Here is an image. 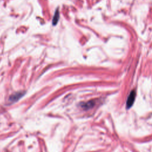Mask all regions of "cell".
<instances>
[{
  "label": "cell",
  "instance_id": "1",
  "mask_svg": "<svg viewBox=\"0 0 152 152\" xmlns=\"http://www.w3.org/2000/svg\"><path fill=\"white\" fill-rule=\"evenodd\" d=\"M135 96H136V93L135 90H132L131 91V93H129L127 100H126V109H130L133 104L134 102L135 101Z\"/></svg>",
  "mask_w": 152,
  "mask_h": 152
},
{
  "label": "cell",
  "instance_id": "2",
  "mask_svg": "<svg viewBox=\"0 0 152 152\" xmlns=\"http://www.w3.org/2000/svg\"><path fill=\"white\" fill-rule=\"evenodd\" d=\"M24 95V93L20 91L15 93L13 94H12L10 97V100L11 102H15L16 100H18L20 97H21Z\"/></svg>",
  "mask_w": 152,
  "mask_h": 152
},
{
  "label": "cell",
  "instance_id": "3",
  "mask_svg": "<svg viewBox=\"0 0 152 152\" xmlns=\"http://www.w3.org/2000/svg\"><path fill=\"white\" fill-rule=\"evenodd\" d=\"M59 12L58 11V9H56L55 12V14L53 15V17L52 24L53 26H56L59 21Z\"/></svg>",
  "mask_w": 152,
  "mask_h": 152
},
{
  "label": "cell",
  "instance_id": "4",
  "mask_svg": "<svg viewBox=\"0 0 152 152\" xmlns=\"http://www.w3.org/2000/svg\"><path fill=\"white\" fill-rule=\"evenodd\" d=\"M95 101L94 100H91V101H89L87 103H85L83 104V107L85 108V109H90V108H91L92 107H93L95 104Z\"/></svg>",
  "mask_w": 152,
  "mask_h": 152
}]
</instances>
